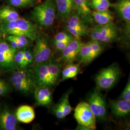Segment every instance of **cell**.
Listing matches in <instances>:
<instances>
[{
  "label": "cell",
  "mask_w": 130,
  "mask_h": 130,
  "mask_svg": "<svg viewBox=\"0 0 130 130\" xmlns=\"http://www.w3.org/2000/svg\"><path fill=\"white\" fill-rule=\"evenodd\" d=\"M0 32L7 35L24 36L31 41L35 40L39 36L37 26L23 18L6 23H0Z\"/></svg>",
  "instance_id": "6da1fadb"
},
{
  "label": "cell",
  "mask_w": 130,
  "mask_h": 130,
  "mask_svg": "<svg viewBox=\"0 0 130 130\" xmlns=\"http://www.w3.org/2000/svg\"><path fill=\"white\" fill-rule=\"evenodd\" d=\"M56 11L55 0H45L34 8L31 15L39 25L48 27L54 23Z\"/></svg>",
  "instance_id": "7a4b0ae2"
},
{
  "label": "cell",
  "mask_w": 130,
  "mask_h": 130,
  "mask_svg": "<svg viewBox=\"0 0 130 130\" xmlns=\"http://www.w3.org/2000/svg\"><path fill=\"white\" fill-rule=\"evenodd\" d=\"M121 74L119 67L116 64L107 67L100 71L95 78L97 89L108 90L116 84Z\"/></svg>",
  "instance_id": "3957f363"
},
{
  "label": "cell",
  "mask_w": 130,
  "mask_h": 130,
  "mask_svg": "<svg viewBox=\"0 0 130 130\" xmlns=\"http://www.w3.org/2000/svg\"><path fill=\"white\" fill-rule=\"evenodd\" d=\"M74 116L78 124L85 126L90 130L96 129V118L91 110L88 103H79L75 109Z\"/></svg>",
  "instance_id": "277c9868"
},
{
  "label": "cell",
  "mask_w": 130,
  "mask_h": 130,
  "mask_svg": "<svg viewBox=\"0 0 130 130\" xmlns=\"http://www.w3.org/2000/svg\"><path fill=\"white\" fill-rule=\"evenodd\" d=\"M17 49L11 46L8 42L0 41V71L8 72L17 70L14 56Z\"/></svg>",
  "instance_id": "5b68a950"
},
{
  "label": "cell",
  "mask_w": 130,
  "mask_h": 130,
  "mask_svg": "<svg viewBox=\"0 0 130 130\" xmlns=\"http://www.w3.org/2000/svg\"><path fill=\"white\" fill-rule=\"evenodd\" d=\"M88 104L91 110L96 119L104 120L107 116V106L105 98L96 89L91 94Z\"/></svg>",
  "instance_id": "8992f818"
},
{
  "label": "cell",
  "mask_w": 130,
  "mask_h": 130,
  "mask_svg": "<svg viewBox=\"0 0 130 130\" xmlns=\"http://www.w3.org/2000/svg\"><path fill=\"white\" fill-rule=\"evenodd\" d=\"M33 54L36 64L46 62L51 56V49L45 39L39 36L35 40Z\"/></svg>",
  "instance_id": "52a82bcc"
},
{
  "label": "cell",
  "mask_w": 130,
  "mask_h": 130,
  "mask_svg": "<svg viewBox=\"0 0 130 130\" xmlns=\"http://www.w3.org/2000/svg\"><path fill=\"white\" fill-rule=\"evenodd\" d=\"M33 74L35 83L38 87L50 88L53 86L48 70L47 62L36 64L33 69Z\"/></svg>",
  "instance_id": "ba28073f"
},
{
  "label": "cell",
  "mask_w": 130,
  "mask_h": 130,
  "mask_svg": "<svg viewBox=\"0 0 130 130\" xmlns=\"http://www.w3.org/2000/svg\"><path fill=\"white\" fill-rule=\"evenodd\" d=\"M18 122L15 114L8 107L0 109V130H18Z\"/></svg>",
  "instance_id": "9c48e42d"
},
{
  "label": "cell",
  "mask_w": 130,
  "mask_h": 130,
  "mask_svg": "<svg viewBox=\"0 0 130 130\" xmlns=\"http://www.w3.org/2000/svg\"><path fill=\"white\" fill-rule=\"evenodd\" d=\"M83 43L80 39L74 38L61 51V57L65 62L72 63L78 58L79 52Z\"/></svg>",
  "instance_id": "30bf717a"
},
{
  "label": "cell",
  "mask_w": 130,
  "mask_h": 130,
  "mask_svg": "<svg viewBox=\"0 0 130 130\" xmlns=\"http://www.w3.org/2000/svg\"><path fill=\"white\" fill-rule=\"evenodd\" d=\"M112 113L115 116L122 118L130 114V100L120 98L109 103Z\"/></svg>",
  "instance_id": "8fae6325"
},
{
  "label": "cell",
  "mask_w": 130,
  "mask_h": 130,
  "mask_svg": "<svg viewBox=\"0 0 130 130\" xmlns=\"http://www.w3.org/2000/svg\"><path fill=\"white\" fill-rule=\"evenodd\" d=\"M34 97L37 106L50 107L53 103L52 93L49 87H38L35 89Z\"/></svg>",
  "instance_id": "7c38bea8"
},
{
  "label": "cell",
  "mask_w": 130,
  "mask_h": 130,
  "mask_svg": "<svg viewBox=\"0 0 130 130\" xmlns=\"http://www.w3.org/2000/svg\"><path fill=\"white\" fill-rule=\"evenodd\" d=\"M14 114L18 121L25 124L31 122L35 118V113L33 108L27 105L19 107Z\"/></svg>",
  "instance_id": "4fadbf2b"
},
{
  "label": "cell",
  "mask_w": 130,
  "mask_h": 130,
  "mask_svg": "<svg viewBox=\"0 0 130 130\" xmlns=\"http://www.w3.org/2000/svg\"><path fill=\"white\" fill-rule=\"evenodd\" d=\"M58 14L63 20L68 19L74 8L73 0H55Z\"/></svg>",
  "instance_id": "5bb4252c"
},
{
  "label": "cell",
  "mask_w": 130,
  "mask_h": 130,
  "mask_svg": "<svg viewBox=\"0 0 130 130\" xmlns=\"http://www.w3.org/2000/svg\"><path fill=\"white\" fill-rule=\"evenodd\" d=\"M10 80L11 84L14 83H22L35 87L36 83L34 79L33 74L24 69L14 71L11 77Z\"/></svg>",
  "instance_id": "9a60e30c"
},
{
  "label": "cell",
  "mask_w": 130,
  "mask_h": 130,
  "mask_svg": "<svg viewBox=\"0 0 130 130\" xmlns=\"http://www.w3.org/2000/svg\"><path fill=\"white\" fill-rule=\"evenodd\" d=\"M66 28H72L78 30L84 33L85 35L88 34L87 27L78 14H74L68 19Z\"/></svg>",
  "instance_id": "2e32d148"
},
{
  "label": "cell",
  "mask_w": 130,
  "mask_h": 130,
  "mask_svg": "<svg viewBox=\"0 0 130 130\" xmlns=\"http://www.w3.org/2000/svg\"><path fill=\"white\" fill-rule=\"evenodd\" d=\"M19 18L18 12L8 5L0 7V23L9 22Z\"/></svg>",
  "instance_id": "e0dca14e"
},
{
  "label": "cell",
  "mask_w": 130,
  "mask_h": 130,
  "mask_svg": "<svg viewBox=\"0 0 130 130\" xmlns=\"http://www.w3.org/2000/svg\"><path fill=\"white\" fill-rule=\"evenodd\" d=\"M95 58L89 42L83 44L78 57L79 62L87 65L92 62Z\"/></svg>",
  "instance_id": "ac0fdd59"
},
{
  "label": "cell",
  "mask_w": 130,
  "mask_h": 130,
  "mask_svg": "<svg viewBox=\"0 0 130 130\" xmlns=\"http://www.w3.org/2000/svg\"><path fill=\"white\" fill-rule=\"evenodd\" d=\"M74 8L78 11V14L87 22L91 21L92 12L88 5L82 0H73Z\"/></svg>",
  "instance_id": "d6986e66"
},
{
  "label": "cell",
  "mask_w": 130,
  "mask_h": 130,
  "mask_svg": "<svg viewBox=\"0 0 130 130\" xmlns=\"http://www.w3.org/2000/svg\"><path fill=\"white\" fill-rule=\"evenodd\" d=\"M116 9L121 18L130 24V0H120L116 5Z\"/></svg>",
  "instance_id": "ffe728a7"
},
{
  "label": "cell",
  "mask_w": 130,
  "mask_h": 130,
  "mask_svg": "<svg viewBox=\"0 0 130 130\" xmlns=\"http://www.w3.org/2000/svg\"><path fill=\"white\" fill-rule=\"evenodd\" d=\"M94 20L99 25H105L112 23L113 17L107 10L104 11H95L92 13Z\"/></svg>",
  "instance_id": "44dd1931"
},
{
  "label": "cell",
  "mask_w": 130,
  "mask_h": 130,
  "mask_svg": "<svg viewBox=\"0 0 130 130\" xmlns=\"http://www.w3.org/2000/svg\"><path fill=\"white\" fill-rule=\"evenodd\" d=\"M53 86L56 85L59 80L61 74L60 67L57 63L52 62H46Z\"/></svg>",
  "instance_id": "7402d4cb"
},
{
  "label": "cell",
  "mask_w": 130,
  "mask_h": 130,
  "mask_svg": "<svg viewBox=\"0 0 130 130\" xmlns=\"http://www.w3.org/2000/svg\"><path fill=\"white\" fill-rule=\"evenodd\" d=\"M117 35H105L98 32L97 30L93 29L90 33V37L92 40L97 41L100 42L108 43L113 42L116 38Z\"/></svg>",
  "instance_id": "603a6c76"
},
{
  "label": "cell",
  "mask_w": 130,
  "mask_h": 130,
  "mask_svg": "<svg viewBox=\"0 0 130 130\" xmlns=\"http://www.w3.org/2000/svg\"><path fill=\"white\" fill-rule=\"evenodd\" d=\"M93 29L105 35H117L116 28L113 23L105 25H98V26L95 27Z\"/></svg>",
  "instance_id": "cb8c5ba5"
},
{
  "label": "cell",
  "mask_w": 130,
  "mask_h": 130,
  "mask_svg": "<svg viewBox=\"0 0 130 130\" xmlns=\"http://www.w3.org/2000/svg\"><path fill=\"white\" fill-rule=\"evenodd\" d=\"M69 93H65L63 96L61 98L60 101L59 103V104L64 112L65 117L70 114L72 109L69 101Z\"/></svg>",
  "instance_id": "d4e9b609"
},
{
  "label": "cell",
  "mask_w": 130,
  "mask_h": 130,
  "mask_svg": "<svg viewBox=\"0 0 130 130\" xmlns=\"http://www.w3.org/2000/svg\"><path fill=\"white\" fill-rule=\"evenodd\" d=\"M91 5L95 11H104L108 10L110 4L108 0H91Z\"/></svg>",
  "instance_id": "484cf974"
},
{
  "label": "cell",
  "mask_w": 130,
  "mask_h": 130,
  "mask_svg": "<svg viewBox=\"0 0 130 130\" xmlns=\"http://www.w3.org/2000/svg\"><path fill=\"white\" fill-rule=\"evenodd\" d=\"M8 3L12 6L19 8H27L32 6L36 0H7Z\"/></svg>",
  "instance_id": "4316f807"
},
{
  "label": "cell",
  "mask_w": 130,
  "mask_h": 130,
  "mask_svg": "<svg viewBox=\"0 0 130 130\" xmlns=\"http://www.w3.org/2000/svg\"><path fill=\"white\" fill-rule=\"evenodd\" d=\"M12 84V85L15 90L21 93H29L31 92L34 91L35 87L28 84L22 83H14Z\"/></svg>",
  "instance_id": "83f0119b"
},
{
  "label": "cell",
  "mask_w": 130,
  "mask_h": 130,
  "mask_svg": "<svg viewBox=\"0 0 130 130\" xmlns=\"http://www.w3.org/2000/svg\"><path fill=\"white\" fill-rule=\"evenodd\" d=\"M14 59L18 68L20 70L25 69L27 67L24 56L23 49L19 51H17L14 55Z\"/></svg>",
  "instance_id": "f1b7e54d"
},
{
  "label": "cell",
  "mask_w": 130,
  "mask_h": 130,
  "mask_svg": "<svg viewBox=\"0 0 130 130\" xmlns=\"http://www.w3.org/2000/svg\"><path fill=\"white\" fill-rule=\"evenodd\" d=\"M88 42L92 48L94 55L96 58L103 51V47L102 45L101 42L94 40H92L91 42Z\"/></svg>",
  "instance_id": "f546056e"
},
{
  "label": "cell",
  "mask_w": 130,
  "mask_h": 130,
  "mask_svg": "<svg viewBox=\"0 0 130 130\" xmlns=\"http://www.w3.org/2000/svg\"><path fill=\"white\" fill-rule=\"evenodd\" d=\"M77 77V75L74 73L70 70L68 65L65 67L61 72V79L62 81L69 79H73Z\"/></svg>",
  "instance_id": "4dcf8cb0"
},
{
  "label": "cell",
  "mask_w": 130,
  "mask_h": 130,
  "mask_svg": "<svg viewBox=\"0 0 130 130\" xmlns=\"http://www.w3.org/2000/svg\"><path fill=\"white\" fill-rule=\"evenodd\" d=\"M74 38L71 34H69L67 33L60 32L56 34L54 37V42L64 41H71Z\"/></svg>",
  "instance_id": "1f68e13d"
},
{
  "label": "cell",
  "mask_w": 130,
  "mask_h": 130,
  "mask_svg": "<svg viewBox=\"0 0 130 130\" xmlns=\"http://www.w3.org/2000/svg\"><path fill=\"white\" fill-rule=\"evenodd\" d=\"M11 90L9 85L4 79L0 78V96H4L9 93Z\"/></svg>",
  "instance_id": "d6a6232c"
},
{
  "label": "cell",
  "mask_w": 130,
  "mask_h": 130,
  "mask_svg": "<svg viewBox=\"0 0 130 130\" xmlns=\"http://www.w3.org/2000/svg\"><path fill=\"white\" fill-rule=\"evenodd\" d=\"M24 56L27 66L31 65L34 61V56L33 53L30 50L25 49H23Z\"/></svg>",
  "instance_id": "836d02e7"
},
{
  "label": "cell",
  "mask_w": 130,
  "mask_h": 130,
  "mask_svg": "<svg viewBox=\"0 0 130 130\" xmlns=\"http://www.w3.org/2000/svg\"><path fill=\"white\" fill-rule=\"evenodd\" d=\"M120 98L130 100V75L125 87L121 93Z\"/></svg>",
  "instance_id": "e575fe53"
},
{
  "label": "cell",
  "mask_w": 130,
  "mask_h": 130,
  "mask_svg": "<svg viewBox=\"0 0 130 130\" xmlns=\"http://www.w3.org/2000/svg\"><path fill=\"white\" fill-rule=\"evenodd\" d=\"M53 112L55 116L59 119H62L65 118L64 112L59 103L54 107Z\"/></svg>",
  "instance_id": "d590c367"
},
{
  "label": "cell",
  "mask_w": 130,
  "mask_h": 130,
  "mask_svg": "<svg viewBox=\"0 0 130 130\" xmlns=\"http://www.w3.org/2000/svg\"><path fill=\"white\" fill-rule=\"evenodd\" d=\"M70 41H64L59 42H54V46L57 50L62 51L67 46Z\"/></svg>",
  "instance_id": "8d00e7d4"
},
{
  "label": "cell",
  "mask_w": 130,
  "mask_h": 130,
  "mask_svg": "<svg viewBox=\"0 0 130 130\" xmlns=\"http://www.w3.org/2000/svg\"><path fill=\"white\" fill-rule=\"evenodd\" d=\"M129 27L128 29V31H127V39L129 42V44L130 46V24H129Z\"/></svg>",
  "instance_id": "74e56055"
},
{
  "label": "cell",
  "mask_w": 130,
  "mask_h": 130,
  "mask_svg": "<svg viewBox=\"0 0 130 130\" xmlns=\"http://www.w3.org/2000/svg\"><path fill=\"white\" fill-rule=\"evenodd\" d=\"M83 2H84V3H85V4H86V5H88L89 6V4H90V3H89V0H82Z\"/></svg>",
  "instance_id": "f35d334b"
}]
</instances>
